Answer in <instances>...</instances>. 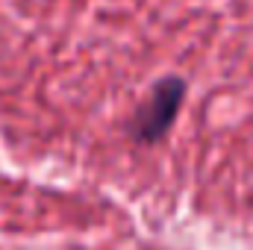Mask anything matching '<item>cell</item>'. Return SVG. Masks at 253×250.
I'll return each mask as SVG.
<instances>
[{
    "instance_id": "1",
    "label": "cell",
    "mask_w": 253,
    "mask_h": 250,
    "mask_svg": "<svg viewBox=\"0 0 253 250\" xmlns=\"http://www.w3.org/2000/svg\"><path fill=\"white\" fill-rule=\"evenodd\" d=\"M183 100H186V83L180 77L159 80L150 88V94L138 103V109L132 112V118L126 124L129 138L138 144H156L159 138H165L180 115Z\"/></svg>"
}]
</instances>
